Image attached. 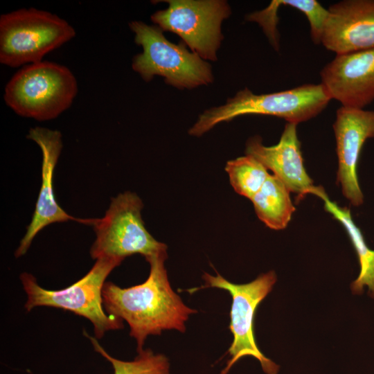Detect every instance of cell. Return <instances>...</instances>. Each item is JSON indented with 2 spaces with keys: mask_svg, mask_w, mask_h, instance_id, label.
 Returning <instances> with one entry per match:
<instances>
[{
  "mask_svg": "<svg viewBox=\"0 0 374 374\" xmlns=\"http://www.w3.org/2000/svg\"><path fill=\"white\" fill-rule=\"evenodd\" d=\"M143 204L134 193L126 191L112 197L102 218L94 219L96 240L90 255L93 259L107 258L123 262L140 254L145 260L167 253V246L148 232L141 216Z\"/></svg>",
  "mask_w": 374,
  "mask_h": 374,
  "instance_id": "7",
  "label": "cell"
},
{
  "mask_svg": "<svg viewBox=\"0 0 374 374\" xmlns=\"http://www.w3.org/2000/svg\"><path fill=\"white\" fill-rule=\"evenodd\" d=\"M320 78L331 99L342 107L364 109L374 101V48L336 55Z\"/></svg>",
  "mask_w": 374,
  "mask_h": 374,
  "instance_id": "12",
  "label": "cell"
},
{
  "mask_svg": "<svg viewBox=\"0 0 374 374\" xmlns=\"http://www.w3.org/2000/svg\"><path fill=\"white\" fill-rule=\"evenodd\" d=\"M203 287H215L226 290L232 298L229 329L233 341L229 348L231 359L220 374H226L240 359L245 356L255 357L266 374H278L279 366L267 358L258 347L254 335V317L260 302L271 291L276 282L274 271L262 274L255 280L244 284L233 283L216 271V276L204 273Z\"/></svg>",
  "mask_w": 374,
  "mask_h": 374,
  "instance_id": "8",
  "label": "cell"
},
{
  "mask_svg": "<svg viewBox=\"0 0 374 374\" xmlns=\"http://www.w3.org/2000/svg\"><path fill=\"white\" fill-rule=\"evenodd\" d=\"M75 36V29L66 20L48 11L30 8L3 14L0 62L15 68L42 62Z\"/></svg>",
  "mask_w": 374,
  "mask_h": 374,
  "instance_id": "6",
  "label": "cell"
},
{
  "mask_svg": "<svg viewBox=\"0 0 374 374\" xmlns=\"http://www.w3.org/2000/svg\"><path fill=\"white\" fill-rule=\"evenodd\" d=\"M290 194L278 177L269 175L251 199L256 215L267 227L281 230L287 226L295 211Z\"/></svg>",
  "mask_w": 374,
  "mask_h": 374,
  "instance_id": "16",
  "label": "cell"
},
{
  "mask_svg": "<svg viewBox=\"0 0 374 374\" xmlns=\"http://www.w3.org/2000/svg\"><path fill=\"white\" fill-rule=\"evenodd\" d=\"M311 194L322 199L325 210L345 228L357 253L360 270L358 277L351 283L352 292L361 294L364 287L366 286L368 295L374 299V250L367 246L360 229L352 219L350 210L347 207H341L331 200L321 186H314Z\"/></svg>",
  "mask_w": 374,
  "mask_h": 374,
  "instance_id": "15",
  "label": "cell"
},
{
  "mask_svg": "<svg viewBox=\"0 0 374 374\" xmlns=\"http://www.w3.org/2000/svg\"><path fill=\"white\" fill-rule=\"evenodd\" d=\"M166 258L167 253H164L146 260L150 274L141 284L122 288L109 281L103 286L105 312L128 323L138 353L143 350L149 335H158L166 330L184 332L189 316L197 312L186 305L172 290L165 267Z\"/></svg>",
  "mask_w": 374,
  "mask_h": 374,
  "instance_id": "1",
  "label": "cell"
},
{
  "mask_svg": "<svg viewBox=\"0 0 374 374\" xmlns=\"http://www.w3.org/2000/svg\"><path fill=\"white\" fill-rule=\"evenodd\" d=\"M77 93V80L69 68L42 61L17 71L5 87L3 99L19 116L45 121L69 109Z\"/></svg>",
  "mask_w": 374,
  "mask_h": 374,
  "instance_id": "3",
  "label": "cell"
},
{
  "mask_svg": "<svg viewBox=\"0 0 374 374\" xmlns=\"http://www.w3.org/2000/svg\"><path fill=\"white\" fill-rule=\"evenodd\" d=\"M282 6L297 9L307 17L310 27V35L315 44H321V37L328 15L325 8L317 0H280Z\"/></svg>",
  "mask_w": 374,
  "mask_h": 374,
  "instance_id": "19",
  "label": "cell"
},
{
  "mask_svg": "<svg viewBox=\"0 0 374 374\" xmlns=\"http://www.w3.org/2000/svg\"><path fill=\"white\" fill-rule=\"evenodd\" d=\"M168 7L151 15L163 31L179 35L193 53L204 60H217L224 38L222 21L231 13L224 0H169Z\"/></svg>",
  "mask_w": 374,
  "mask_h": 374,
  "instance_id": "9",
  "label": "cell"
},
{
  "mask_svg": "<svg viewBox=\"0 0 374 374\" xmlns=\"http://www.w3.org/2000/svg\"><path fill=\"white\" fill-rule=\"evenodd\" d=\"M130 28L134 41L143 51L134 56L132 67L145 82L155 75L180 89L207 85L213 81L211 65L197 54L190 52L186 44L168 40L157 26L132 21Z\"/></svg>",
  "mask_w": 374,
  "mask_h": 374,
  "instance_id": "5",
  "label": "cell"
},
{
  "mask_svg": "<svg viewBox=\"0 0 374 374\" xmlns=\"http://www.w3.org/2000/svg\"><path fill=\"white\" fill-rule=\"evenodd\" d=\"M280 7L279 0L272 1L269 5L260 11L249 14L246 19L256 21L262 28L270 44L276 51L279 49V34L277 30L278 17L277 11Z\"/></svg>",
  "mask_w": 374,
  "mask_h": 374,
  "instance_id": "20",
  "label": "cell"
},
{
  "mask_svg": "<svg viewBox=\"0 0 374 374\" xmlns=\"http://www.w3.org/2000/svg\"><path fill=\"white\" fill-rule=\"evenodd\" d=\"M331 100L321 83L259 95L244 88L224 105L204 112L188 133L201 136L218 123L248 114L274 116L298 125L319 115Z\"/></svg>",
  "mask_w": 374,
  "mask_h": 374,
  "instance_id": "2",
  "label": "cell"
},
{
  "mask_svg": "<svg viewBox=\"0 0 374 374\" xmlns=\"http://www.w3.org/2000/svg\"><path fill=\"white\" fill-rule=\"evenodd\" d=\"M297 124L287 123L276 145L266 146L258 136L246 143L245 154L251 156L273 172L290 193L296 194L297 202L310 194L313 180L304 166Z\"/></svg>",
  "mask_w": 374,
  "mask_h": 374,
  "instance_id": "14",
  "label": "cell"
},
{
  "mask_svg": "<svg viewBox=\"0 0 374 374\" xmlns=\"http://www.w3.org/2000/svg\"><path fill=\"white\" fill-rule=\"evenodd\" d=\"M121 263L111 258H98L82 278L58 290L41 287L35 276L23 272L19 278L27 294L24 308L28 312L39 306L71 311L87 319L93 324L96 338L101 339L106 332L123 327L121 319L105 312L103 301L105 281L112 271Z\"/></svg>",
  "mask_w": 374,
  "mask_h": 374,
  "instance_id": "4",
  "label": "cell"
},
{
  "mask_svg": "<svg viewBox=\"0 0 374 374\" xmlns=\"http://www.w3.org/2000/svg\"><path fill=\"white\" fill-rule=\"evenodd\" d=\"M321 44L337 55L374 48V0L331 5Z\"/></svg>",
  "mask_w": 374,
  "mask_h": 374,
  "instance_id": "13",
  "label": "cell"
},
{
  "mask_svg": "<svg viewBox=\"0 0 374 374\" xmlns=\"http://www.w3.org/2000/svg\"><path fill=\"white\" fill-rule=\"evenodd\" d=\"M225 170L234 190L249 199L261 188L270 175L260 162L247 154L227 161Z\"/></svg>",
  "mask_w": 374,
  "mask_h": 374,
  "instance_id": "17",
  "label": "cell"
},
{
  "mask_svg": "<svg viewBox=\"0 0 374 374\" xmlns=\"http://www.w3.org/2000/svg\"><path fill=\"white\" fill-rule=\"evenodd\" d=\"M84 335L91 341L94 350L112 364L114 374H171L169 360L163 354L154 353L149 348L143 349L134 359L123 361L111 356L96 338L85 331Z\"/></svg>",
  "mask_w": 374,
  "mask_h": 374,
  "instance_id": "18",
  "label": "cell"
},
{
  "mask_svg": "<svg viewBox=\"0 0 374 374\" xmlns=\"http://www.w3.org/2000/svg\"><path fill=\"white\" fill-rule=\"evenodd\" d=\"M338 160L337 183L343 195L355 206L364 203L357 166L362 147L374 137V111L341 107L332 125Z\"/></svg>",
  "mask_w": 374,
  "mask_h": 374,
  "instance_id": "11",
  "label": "cell"
},
{
  "mask_svg": "<svg viewBox=\"0 0 374 374\" xmlns=\"http://www.w3.org/2000/svg\"><path fill=\"white\" fill-rule=\"evenodd\" d=\"M26 137L35 142L42 151V185L31 222L15 251L17 258L24 256L37 233L51 224L72 220L92 226L94 222V219H81L69 215L55 199L53 177L62 148L60 132L35 127L30 129Z\"/></svg>",
  "mask_w": 374,
  "mask_h": 374,
  "instance_id": "10",
  "label": "cell"
}]
</instances>
